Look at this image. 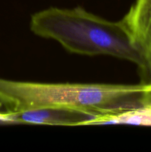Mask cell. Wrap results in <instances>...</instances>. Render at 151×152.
I'll return each mask as SVG.
<instances>
[{"label":"cell","mask_w":151,"mask_h":152,"mask_svg":"<svg viewBox=\"0 0 151 152\" xmlns=\"http://www.w3.org/2000/svg\"><path fill=\"white\" fill-rule=\"evenodd\" d=\"M145 85L48 83L0 78V102L7 113L41 108L78 110L96 116L143 105Z\"/></svg>","instance_id":"cell-1"},{"label":"cell","mask_w":151,"mask_h":152,"mask_svg":"<svg viewBox=\"0 0 151 152\" xmlns=\"http://www.w3.org/2000/svg\"><path fill=\"white\" fill-rule=\"evenodd\" d=\"M30 31L41 38L56 41L68 52L94 56H113L136 64L143 61L121 20H107L81 7H49L32 15Z\"/></svg>","instance_id":"cell-2"},{"label":"cell","mask_w":151,"mask_h":152,"mask_svg":"<svg viewBox=\"0 0 151 152\" xmlns=\"http://www.w3.org/2000/svg\"><path fill=\"white\" fill-rule=\"evenodd\" d=\"M12 123L50 126H87L94 116L78 110L64 108H41L11 113Z\"/></svg>","instance_id":"cell-4"},{"label":"cell","mask_w":151,"mask_h":152,"mask_svg":"<svg viewBox=\"0 0 151 152\" xmlns=\"http://www.w3.org/2000/svg\"><path fill=\"white\" fill-rule=\"evenodd\" d=\"M144 96L151 99V84L145 85Z\"/></svg>","instance_id":"cell-7"},{"label":"cell","mask_w":151,"mask_h":152,"mask_svg":"<svg viewBox=\"0 0 151 152\" xmlns=\"http://www.w3.org/2000/svg\"><path fill=\"white\" fill-rule=\"evenodd\" d=\"M121 22L143 61L140 83L151 84V0H136Z\"/></svg>","instance_id":"cell-3"},{"label":"cell","mask_w":151,"mask_h":152,"mask_svg":"<svg viewBox=\"0 0 151 152\" xmlns=\"http://www.w3.org/2000/svg\"><path fill=\"white\" fill-rule=\"evenodd\" d=\"M0 123H12L11 114L7 113L0 102Z\"/></svg>","instance_id":"cell-6"},{"label":"cell","mask_w":151,"mask_h":152,"mask_svg":"<svg viewBox=\"0 0 151 152\" xmlns=\"http://www.w3.org/2000/svg\"><path fill=\"white\" fill-rule=\"evenodd\" d=\"M142 103H143V105H148V106L151 107V99H148V98H147V97H145L144 94L143 99H142Z\"/></svg>","instance_id":"cell-8"},{"label":"cell","mask_w":151,"mask_h":152,"mask_svg":"<svg viewBox=\"0 0 151 152\" xmlns=\"http://www.w3.org/2000/svg\"><path fill=\"white\" fill-rule=\"evenodd\" d=\"M110 124L151 126V107L143 105L117 112L97 115L90 120L87 126Z\"/></svg>","instance_id":"cell-5"}]
</instances>
